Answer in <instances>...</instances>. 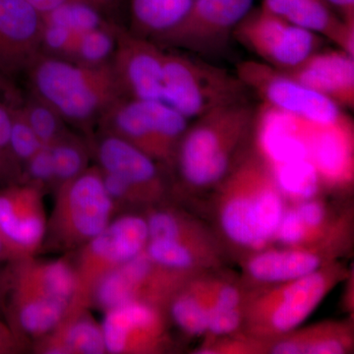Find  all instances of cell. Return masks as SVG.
Listing matches in <instances>:
<instances>
[{"label": "cell", "mask_w": 354, "mask_h": 354, "mask_svg": "<svg viewBox=\"0 0 354 354\" xmlns=\"http://www.w3.org/2000/svg\"><path fill=\"white\" fill-rule=\"evenodd\" d=\"M348 277L335 261L302 278L247 291L241 337L263 344L290 334Z\"/></svg>", "instance_id": "obj_4"}, {"label": "cell", "mask_w": 354, "mask_h": 354, "mask_svg": "<svg viewBox=\"0 0 354 354\" xmlns=\"http://www.w3.org/2000/svg\"><path fill=\"white\" fill-rule=\"evenodd\" d=\"M235 74L259 95L263 104L283 113L317 122L334 120L342 113L334 102L298 82L288 72L264 62H241Z\"/></svg>", "instance_id": "obj_11"}, {"label": "cell", "mask_w": 354, "mask_h": 354, "mask_svg": "<svg viewBox=\"0 0 354 354\" xmlns=\"http://www.w3.org/2000/svg\"><path fill=\"white\" fill-rule=\"evenodd\" d=\"M43 191L31 184H8L0 189V234L24 257L36 255L46 236Z\"/></svg>", "instance_id": "obj_17"}, {"label": "cell", "mask_w": 354, "mask_h": 354, "mask_svg": "<svg viewBox=\"0 0 354 354\" xmlns=\"http://www.w3.org/2000/svg\"><path fill=\"white\" fill-rule=\"evenodd\" d=\"M271 169L286 200L297 203L305 201L319 197L323 189L320 177L308 160L286 162Z\"/></svg>", "instance_id": "obj_27"}, {"label": "cell", "mask_w": 354, "mask_h": 354, "mask_svg": "<svg viewBox=\"0 0 354 354\" xmlns=\"http://www.w3.org/2000/svg\"><path fill=\"white\" fill-rule=\"evenodd\" d=\"M298 125L308 160L315 167L323 188L348 189L354 177L353 120L342 113L328 122L298 118Z\"/></svg>", "instance_id": "obj_13"}, {"label": "cell", "mask_w": 354, "mask_h": 354, "mask_svg": "<svg viewBox=\"0 0 354 354\" xmlns=\"http://www.w3.org/2000/svg\"><path fill=\"white\" fill-rule=\"evenodd\" d=\"M26 179L23 183L31 184L39 190L55 189V172L50 147L44 146L25 165Z\"/></svg>", "instance_id": "obj_35"}, {"label": "cell", "mask_w": 354, "mask_h": 354, "mask_svg": "<svg viewBox=\"0 0 354 354\" xmlns=\"http://www.w3.org/2000/svg\"><path fill=\"white\" fill-rule=\"evenodd\" d=\"M192 0H131L133 19L140 29L158 37L178 24Z\"/></svg>", "instance_id": "obj_26"}, {"label": "cell", "mask_w": 354, "mask_h": 354, "mask_svg": "<svg viewBox=\"0 0 354 354\" xmlns=\"http://www.w3.org/2000/svg\"><path fill=\"white\" fill-rule=\"evenodd\" d=\"M215 188L214 216L221 241L245 257L269 248L286 203L255 147Z\"/></svg>", "instance_id": "obj_1"}, {"label": "cell", "mask_w": 354, "mask_h": 354, "mask_svg": "<svg viewBox=\"0 0 354 354\" xmlns=\"http://www.w3.org/2000/svg\"><path fill=\"white\" fill-rule=\"evenodd\" d=\"M106 132L115 135L172 169L187 118L162 101L123 97L102 114Z\"/></svg>", "instance_id": "obj_8"}, {"label": "cell", "mask_w": 354, "mask_h": 354, "mask_svg": "<svg viewBox=\"0 0 354 354\" xmlns=\"http://www.w3.org/2000/svg\"><path fill=\"white\" fill-rule=\"evenodd\" d=\"M25 346L14 334L8 324L0 319V354L18 353Z\"/></svg>", "instance_id": "obj_37"}, {"label": "cell", "mask_w": 354, "mask_h": 354, "mask_svg": "<svg viewBox=\"0 0 354 354\" xmlns=\"http://www.w3.org/2000/svg\"><path fill=\"white\" fill-rule=\"evenodd\" d=\"M346 25L354 28V0H326Z\"/></svg>", "instance_id": "obj_39"}, {"label": "cell", "mask_w": 354, "mask_h": 354, "mask_svg": "<svg viewBox=\"0 0 354 354\" xmlns=\"http://www.w3.org/2000/svg\"><path fill=\"white\" fill-rule=\"evenodd\" d=\"M148 223L149 239H169L190 247L221 264L225 248L216 234L199 221L172 207L157 204L144 214Z\"/></svg>", "instance_id": "obj_22"}, {"label": "cell", "mask_w": 354, "mask_h": 354, "mask_svg": "<svg viewBox=\"0 0 354 354\" xmlns=\"http://www.w3.org/2000/svg\"><path fill=\"white\" fill-rule=\"evenodd\" d=\"M111 65L125 97L162 101L165 53L156 44L116 30Z\"/></svg>", "instance_id": "obj_16"}, {"label": "cell", "mask_w": 354, "mask_h": 354, "mask_svg": "<svg viewBox=\"0 0 354 354\" xmlns=\"http://www.w3.org/2000/svg\"><path fill=\"white\" fill-rule=\"evenodd\" d=\"M32 349L46 354L106 353L102 325L91 315L88 309L65 314L55 330L34 342Z\"/></svg>", "instance_id": "obj_24"}, {"label": "cell", "mask_w": 354, "mask_h": 354, "mask_svg": "<svg viewBox=\"0 0 354 354\" xmlns=\"http://www.w3.org/2000/svg\"><path fill=\"white\" fill-rule=\"evenodd\" d=\"M234 36L274 68L290 71L319 50L320 37L261 7L250 11Z\"/></svg>", "instance_id": "obj_10"}, {"label": "cell", "mask_w": 354, "mask_h": 354, "mask_svg": "<svg viewBox=\"0 0 354 354\" xmlns=\"http://www.w3.org/2000/svg\"><path fill=\"white\" fill-rule=\"evenodd\" d=\"M115 32L102 25L81 35L72 62L77 64L97 66L106 64V59L115 48Z\"/></svg>", "instance_id": "obj_31"}, {"label": "cell", "mask_w": 354, "mask_h": 354, "mask_svg": "<svg viewBox=\"0 0 354 354\" xmlns=\"http://www.w3.org/2000/svg\"><path fill=\"white\" fill-rule=\"evenodd\" d=\"M97 158L102 171L127 181L142 195L147 206L160 204L167 197L169 185L160 164L125 140L104 132L97 144Z\"/></svg>", "instance_id": "obj_18"}, {"label": "cell", "mask_w": 354, "mask_h": 354, "mask_svg": "<svg viewBox=\"0 0 354 354\" xmlns=\"http://www.w3.org/2000/svg\"><path fill=\"white\" fill-rule=\"evenodd\" d=\"M262 7L291 24L325 37L354 57V28L346 25L326 0H263Z\"/></svg>", "instance_id": "obj_21"}, {"label": "cell", "mask_w": 354, "mask_h": 354, "mask_svg": "<svg viewBox=\"0 0 354 354\" xmlns=\"http://www.w3.org/2000/svg\"><path fill=\"white\" fill-rule=\"evenodd\" d=\"M353 348V325L342 321H327L263 342L264 353L272 354H344Z\"/></svg>", "instance_id": "obj_23"}, {"label": "cell", "mask_w": 354, "mask_h": 354, "mask_svg": "<svg viewBox=\"0 0 354 354\" xmlns=\"http://www.w3.org/2000/svg\"><path fill=\"white\" fill-rule=\"evenodd\" d=\"M43 243L57 251L78 250L108 227L116 209L100 167L86 169L57 188Z\"/></svg>", "instance_id": "obj_5"}, {"label": "cell", "mask_w": 354, "mask_h": 354, "mask_svg": "<svg viewBox=\"0 0 354 354\" xmlns=\"http://www.w3.org/2000/svg\"><path fill=\"white\" fill-rule=\"evenodd\" d=\"M220 281L208 272H202L190 279L172 298L167 306V315L184 334L191 337L206 335Z\"/></svg>", "instance_id": "obj_25"}, {"label": "cell", "mask_w": 354, "mask_h": 354, "mask_svg": "<svg viewBox=\"0 0 354 354\" xmlns=\"http://www.w3.org/2000/svg\"><path fill=\"white\" fill-rule=\"evenodd\" d=\"M198 274L158 264L144 250L100 281L93 295L92 306L106 312L128 302L138 301L167 310L174 295Z\"/></svg>", "instance_id": "obj_9"}, {"label": "cell", "mask_w": 354, "mask_h": 354, "mask_svg": "<svg viewBox=\"0 0 354 354\" xmlns=\"http://www.w3.org/2000/svg\"><path fill=\"white\" fill-rule=\"evenodd\" d=\"M27 69L36 97L64 120L88 122L125 97L108 64L90 66L39 53Z\"/></svg>", "instance_id": "obj_3"}, {"label": "cell", "mask_w": 354, "mask_h": 354, "mask_svg": "<svg viewBox=\"0 0 354 354\" xmlns=\"http://www.w3.org/2000/svg\"><path fill=\"white\" fill-rule=\"evenodd\" d=\"M10 111V144L18 165H26L43 148L34 130L30 127L22 109Z\"/></svg>", "instance_id": "obj_32"}, {"label": "cell", "mask_w": 354, "mask_h": 354, "mask_svg": "<svg viewBox=\"0 0 354 354\" xmlns=\"http://www.w3.org/2000/svg\"><path fill=\"white\" fill-rule=\"evenodd\" d=\"M82 34L62 26L44 23L41 46L59 57L72 58Z\"/></svg>", "instance_id": "obj_34"}, {"label": "cell", "mask_w": 354, "mask_h": 354, "mask_svg": "<svg viewBox=\"0 0 354 354\" xmlns=\"http://www.w3.org/2000/svg\"><path fill=\"white\" fill-rule=\"evenodd\" d=\"M10 111L0 104V183L21 181L20 165L14 158L10 144Z\"/></svg>", "instance_id": "obj_33"}, {"label": "cell", "mask_w": 354, "mask_h": 354, "mask_svg": "<svg viewBox=\"0 0 354 354\" xmlns=\"http://www.w3.org/2000/svg\"><path fill=\"white\" fill-rule=\"evenodd\" d=\"M1 272H2V269L0 270V279H1Z\"/></svg>", "instance_id": "obj_42"}, {"label": "cell", "mask_w": 354, "mask_h": 354, "mask_svg": "<svg viewBox=\"0 0 354 354\" xmlns=\"http://www.w3.org/2000/svg\"><path fill=\"white\" fill-rule=\"evenodd\" d=\"M44 24L62 26L85 32L104 25L100 9L84 2L70 1L43 14Z\"/></svg>", "instance_id": "obj_29"}, {"label": "cell", "mask_w": 354, "mask_h": 354, "mask_svg": "<svg viewBox=\"0 0 354 354\" xmlns=\"http://www.w3.org/2000/svg\"><path fill=\"white\" fill-rule=\"evenodd\" d=\"M55 172V190L82 174L88 165V153L79 140L66 134L50 146Z\"/></svg>", "instance_id": "obj_28"}, {"label": "cell", "mask_w": 354, "mask_h": 354, "mask_svg": "<svg viewBox=\"0 0 354 354\" xmlns=\"http://www.w3.org/2000/svg\"><path fill=\"white\" fill-rule=\"evenodd\" d=\"M254 0H192L180 22L158 37L198 53H216L252 8Z\"/></svg>", "instance_id": "obj_12"}, {"label": "cell", "mask_w": 354, "mask_h": 354, "mask_svg": "<svg viewBox=\"0 0 354 354\" xmlns=\"http://www.w3.org/2000/svg\"><path fill=\"white\" fill-rule=\"evenodd\" d=\"M22 109L41 145H53L67 134L62 116L38 97H35Z\"/></svg>", "instance_id": "obj_30"}, {"label": "cell", "mask_w": 354, "mask_h": 354, "mask_svg": "<svg viewBox=\"0 0 354 354\" xmlns=\"http://www.w3.org/2000/svg\"><path fill=\"white\" fill-rule=\"evenodd\" d=\"M247 90L236 74L202 60L165 55L162 101L187 120L245 102Z\"/></svg>", "instance_id": "obj_6"}, {"label": "cell", "mask_w": 354, "mask_h": 354, "mask_svg": "<svg viewBox=\"0 0 354 354\" xmlns=\"http://www.w3.org/2000/svg\"><path fill=\"white\" fill-rule=\"evenodd\" d=\"M286 72L339 108L353 109L354 57L346 51H316L297 68Z\"/></svg>", "instance_id": "obj_20"}, {"label": "cell", "mask_w": 354, "mask_h": 354, "mask_svg": "<svg viewBox=\"0 0 354 354\" xmlns=\"http://www.w3.org/2000/svg\"><path fill=\"white\" fill-rule=\"evenodd\" d=\"M348 241H332L312 246L266 248L251 254L242 262L246 290L286 283L318 271L337 261Z\"/></svg>", "instance_id": "obj_15"}, {"label": "cell", "mask_w": 354, "mask_h": 354, "mask_svg": "<svg viewBox=\"0 0 354 354\" xmlns=\"http://www.w3.org/2000/svg\"><path fill=\"white\" fill-rule=\"evenodd\" d=\"M256 113L242 102L196 118L181 139L172 167L185 187L215 188L232 171L249 150Z\"/></svg>", "instance_id": "obj_2"}, {"label": "cell", "mask_w": 354, "mask_h": 354, "mask_svg": "<svg viewBox=\"0 0 354 354\" xmlns=\"http://www.w3.org/2000/svg\"><path fill=\"white\" fill-rule=\"evenodd\" d=\"M25 258L22 254L18 252L12 245L0 234V264L12 262V261Z\"/></svg>", "instance_id": "obj_40"}, {"label": "cell", "mask_w": 354, "mask_h": 354, "mask_svg": "<svg viewBox=\"0 0 354 354\" xmlns=\"http://www.w3.org/2000/svg\"><path fill=\"white\" fill-rule=\"evenodd\" d=\"M148 241L145 215L127 212L113 218L101 234L79 248L73 264L75 292L66 313L92 307L93 295L100 281L143 252Z\"/></svg>", "instance_id": "obj_7"}, {"label": "cell", "mask_w": 354, "mask_h": 354, "mask_svg": "<svg viewBox=\"0 0 354 354\" xmlns=\"http://www.w3.org/2000/svg\"><path fill=\"white\" fill-rule=\"evenodd\" d=\"M28 3L31 4L34 8H36L39 12L44 14L53 9L57 8L62 4L66 3L70 1L84 2V3L90 4L95 6V8L100 9L104 6L109 0H25Z\"/></svg>", "instance_id": "obj_38"}, {"label": "cell", "mask_w": 354, "mask_h": 354, "mask_svg": "<svg viewBox=\"0 0 354 354\" xmlns=\"http://www.w3.org/2000/svg\"><path fill=\"white\" fill-rule=\"evenodd\" d=\"M43 14L25 0H0V72L26 69L39 55Z\"/></svg>", "instance_id": "obj_19"}, {"label": "cell", "mask_w": 354, "mask_h": 354, "mask_svg": "<svg viewBox=\"0 0 354 354\" xmlns=\"http://www.w3.org/2000/svg\"><path fill=\"white\" fill-rule=\"evenodd\" d=\"M167 310L132 301L104 312L102 324L106 353H162L171 346Z\"/></svg>", "instance_id": "obj_14"}, {"label": "cell", "mask_w": 354, "mask_h": 354, "mask_svg": "<svg viewBox=\"0 0 354 354\" xmlns=\"http://www.w3.org/2000/svg\"><path fill=\"white\" fill-rule=\"evenodd\" d=\"M2 90V82H1V79H0V91Z\"/></svg>", "instance_id": "obj_41"}, {"label": "cell", "mask_w": 354, "mask_h": 354, "mask_svg": "<svg viewBox=\"0 0 354 354\" xmlns=\"http://www.w3.org/2000/svg\"><path fill=\"white\" fill-rule=\"evenodd\" d=\"M274 241L283 247L305 246L304 225L295 207L288 208L286 206L274 235Z\"/></svg>", "instance_id": "obj_36"}]
</instances>
